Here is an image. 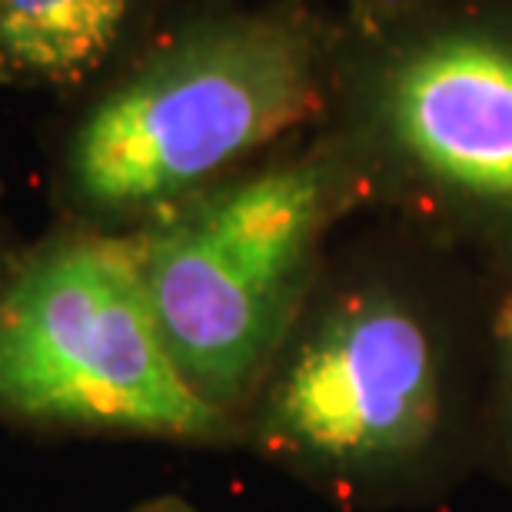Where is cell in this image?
Returning <instances> with one entry per match:
<instances>
[{
	"label": "cell",
	"instance_id": "cell-1",
	"mask_svg": "<svg viewBox=\"0 0 512 512\" xmlns=\"http://www.w3.org/2000/svg\"><path fill=\"white\" fill-rule=\"evenodd\" d=\"M320 100L310 37L283 17H223L173 37L67 133L64 220L133 233L300 127Z\"/></svg>",
	"mask_w": 512,
	"mask_h": 512
},
{
	"label": "cell",
	"instance_id": "cell-2",
	"mask_svg": "<svg viewBox=\"0 0 512 512\" xmlns=\"http://www.w3.org/2000/svg\"><path fill=\"white\" fill-rule=\"evenodd\" d=\"M0 426L190 446L240 436L170 360L137 237L70 220L0 273Z\"/></svg>",
	"mask_w": 512,
	"mask_h": 512
},
{
	"label": "cell",
	"instance_id": "cell-3",
	"mask_svg": "<svg viewBox=\"0 0 512 512\" xmlns=\"http://www.w3.org/2000/svg\"><path fill=\"white\" fill-rule=\"evenodd\" d=\"M340 187L326 157L283 160L237 173L133 230L170 360L237 429L303 320Z\"/></svg>",
	"mask_w": 512,
	"mask_h": 512
},
{
	"label": "cell",
	"instance_id": "cell-4",
	"mask_svg": "<svg viewBox=\"0 0 512 512\" xmlns=\"http://www.w3.org/2000/svg\"><path fill=\"white\" fill-rule=\"evenodd\" d=\"M446 419L443 353L413 306L356 290L296 323L240 433L326 486H383L433 453Z\"/></svg>",
	"mask_w": 512,
	"mask_h": 512
},
{
	"label": "cell",
	"instance_id": "cell-5",
	"mask_svg": "<svg viewBox=\"0 0 512 512\" xmlns=\"http://www.w3.org/2000/svg\"><path fill=\"white\" fill-rule=\"evenodd\" d=\"M380 127L429 190L512 223V44L439 34L399 57L380 90Z\"/></svg>",
	"mask_w": 512,
	"mask_h": 512
},
{
	"label": "cell",
	"instance_id": "cell-6",
	"mask_svg": "<svg viewBox=\"0 0 512 512\" xmlns=\"http://www.w3.org/2000/svg\"><path fill=\"white\" fill-rule=\"evenodd\" d=\"M133 0H0V84L67 90L97 74Z\"/></svg>",
	"mask_w": 512,
	"mask_h": 512
},
{
	"label": "cell",
	"instance_id": "cell-7",
	"mask_svg": "<svg viewBox=\"0 0 512 512\" xmlns=\"http://www.w3.org/2000/svg\"><path fill=\"white\" fill-rule=\"evenodd\" d=\"M496 393H499V419H503V433H506V446L512 456V293L499 306L496 316Z\"/></svg>",
	"mask_w": 512,
	"mask_h": 512
},
{
	"label": "cell",
	"instance_id": "cell-8",
	"mask_svg": "<svg viewBox=\"0 0 512 512\" xmlns=\"http://www.w3.org/2000/svg\"><path fill=\"white\" fill-rule=\"evenodd\" d=\"M130 512H197L187 499L180 496H157V499H147V503H140L137 509Z\"/></svg>",
	"mask_w": 512,
	"mask_h": 512
},
{
	"label": "cell",
	"instance_id": "cell-9",
	"mask_svg": "<svg viewBox=\"0 0 512 512\" xmlns=\"http://www.w3.org/2000/svg\"><path fill=\"white\" fill-rule=\"evenodd\" d=\"M17 250H20V243H14V237H10L4 217H0V273H4L7 266H10V260L17 256Z\"/></svg>",
	"mask_w": 512,
	"mask_h": 512
}]
</instances>
